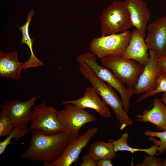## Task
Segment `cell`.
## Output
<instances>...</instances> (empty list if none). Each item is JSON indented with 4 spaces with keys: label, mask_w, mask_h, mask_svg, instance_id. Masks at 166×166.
I'll return each instance as SVG.
<instances>
[{
    "label": "cell",
    "mask_w": 166,
    "mask_h": 166,
    "mask_svg": "<svg viewBox=\"0 0 166 166\" xmlns=\"http://www.w3.org/2000/svg\"><path fill=\"white\" fill-rule=\"evenodd\" d=\"M31 131L28 148L20 158L42 162L43 164L58 158L69 141L76 138L68 131L46 135L36 130Z\"/></svg>",
    "instance_id": "1"
},
{
    "label": "cell",
    "mask_w": 166,
    "mask_h": 166,
    "mask_svg": "<svg viewBox=\"0 0 166 166\" xmlns=\"http://www.w3.org/2000/svg\"><path fill=\"white\" fill-rule=\"evenodd\" d=\"M97 58L96 55L89 52L77 56L76 61L78 63H85L99 78L117 91L121 96L123 107L128 113L130 108V100L135 94V89L126 87L109 69L103 67L98 64Z\"/></svg>",
    "instance_id": "2"
},
{
    "label": "cell",
    "mask_w": 166,
    "mask_h": 166,
    "mask_svg": "<svg viewBox=\"0 0 166 166\" xmlns=\"http://www.w3.org/2000/svg\"><path fill=\"white\" fill-rule=\"evenodd\" d=\"M100 19L102 36L123 32L133 26L124 1H113L102 11Z\"/></svg>",
    "instance_id": "3"
},
{
    "label": "cell",
    "mask_w": 166,
    "mask_h": 166,
    "mask_svg": "<svg viewBox=\"0 0 166 166\" xmlns=\"http://www.w3.org/2000/svg\"><path fill=\"white\" fill-rule=\"evenodd\" d=\"M101 64L109 69L119 80L127 87L134 89L144 66L131 59L121 56L109 55L100 59Z\"/></svg>",
    "instance_id": "4"
},
{
    "label": "cell",
    "mask_w": 166,
    "mask_h": 166,
    "mask_svg": "<svg viewBox=\"0 0 166 166\" xmlns=\"http://www.w3.org/2000/svg\"><path fill=\"white\" fill-rule=\"evenodd\" d=\"M57 111L53 106H47L44 101L34 105L28 128L38 130L46 135L68 131L57 117Z\"/></svg>",
    "instance_id": "5"
},
{
    "label": "cell",
    "mask_w": 166,
    "mask_h": 166,
    "mask_svg": "<svg viewBox=\"0 0 166 166\" xmlns=\"http://www.w3.org/2000/svg\"><path fill=\"white\" fill-rule=\"evenodd\" d=\"M88 81L101 98L111 107L120 124V129L122 131L127 126L132 125L133 121L125 111L121 100L113 88L93 74Z\"/></svg>",
    "instance_id": "6"
},
{
    "label": "cell",
    "mask_w": 166,
    "mask_h": 166,
    "mask_svg": "<svg viewBox=\"0 0 166 166\" xmlns=\"http://www.w3.org/2000/svg\"><path fill=\"white\" fill-rule=\"evenodd\" d=\"M131 35L128 30L95 38L90 43V52L99 59L109 55L121 56L129 43Z\"/></svg>",
    "instance_id": "7"
},
{
    "label": "cell",
    "mask_w": 166,
    "mask_h": 166,
    "mask_svg": "<svg viewBox=\"0 0 166 166\" xmlns=\"http://www.w3.org/2000/svg\"><path fill=\"white\" fill-rule=\"evenodd\" d=\"M57 117L67 131L75 137L85 124L95 121L97 117L85 109L71 104L65 105L64 109L57 111Z\"/></svg>",
    "instance_id": "8"
},
{
    "label": "cell",
    "mask_w": 166,
    "mask_h": 166,
    "mask_svg": "<svg viewBox=\"0 0 166 166\" xmlns=\"http://www.w3.org/2000/svg\"><path fill=\"white\" fill-rule=\"evenodd\" d=\"M96 127H90L82 134L69 143L61 155L56 160L43 164L45 166H70L78 160L82 150L97 133Z\"/></svg>",
    "instance_id": "9"
},
{
    "label": "cell",
    "mask_w": 166,
    "mask_h": 166,
    "mask_svg": "<svg viewBox=\"0 0 166 166\" xmlns=\"http://www.w3.org/2000/svg\"><path fill=\"white\" fill-rule=\"evenodd\" d=\"M38 98L37 96L25 101L13 100L1 104L0 109L9 116L14 127L26 129L31 119L32 108Z\"/></svg>",
    "instance_id": "10"
},
{
    "label": "cell",
    "mask_w": 166,
    "mask_h": 166,
    "mask_svg": "<svg viewBox=\"0 0 166 166\" xmlns=\"http://www.w3.org/2000/svg\"><path fill=\"white\" fill-rule=\"evenodd\" d=\"M146 30L145 41L148 49L158 58L166 55V15L149 24Z\"/></svg>",
    "instance_id": "11"
},
{
    "label": "cell",
    "mask_w": 166,
    "mask_h": 166,
    "mask_svg": "<svg viewBox=\"0 0 166 166\" xmlns=\"http://www.w3.org/2000/svg\"><path fill=\"white\" fill-rule=\"evenodd\" d=\"M71 104L83 109H90L96 111L101 117L108 118L112 116L107 105L93 87L86 88L83 96L74 100L63 101L62 104Z\"/></svg>",
    "instance_id": "12"
},
{
    "label": "cell",
    "mask_w": 166,
    "mask_h": 166,
    "mask_svg": "<svg viewBox=\"0 0 166 166\" xmlns=\"http://www.w3.org/2000/svg\"><path fill=\"white\" fill-rule=\"evenodd\" d=\"M149 59L140 75L134 88L135 94H141L152 91L156 85L157 76L161 71L158 64V58L151 50H149Z\"/></svg>",
    "instance_id": "13"
},
{
    "label": "cell",
    "mask_w": 166,
    "mask_h": 166,
    "mask_svg": "<svg viewBox=\"0 0 166 166\" xmlns=\"http://www.w3.org/2000/svg\"><path fill=\"white\" fill-rule=\"evenodd\" d=\"M145 38L137 30H133L129 43L121 57L125 59L134 60L144 66L149 59V53Z\"/></svg>",
    "instance_id": "14"
},
{
    "label": "cell",
    "mask_w": 166,
    "mask_h": 166,
    "mask_svg": "<svg viewBox=\"0 0 166 166\" xmlns=\"http://www.w3.org/2000/svg\"><path fill=\"white\" fill-rule=\"evenodd\" d=\"M133 26L145 38L146 25L150 12L146 2L143 0H124Z\"/></svg>",
    "instance_id": "15"
},
{
    "label": "cell",
    "mask_w": 166,
    "mask_h": 166,
    "mask_svg": "<svg viewBox=\"0 0 166 166\" xmlns=\"http://www.w3.org/2000/svg\"><path fill=\"white\" fill-rule=\"evenodd\" d=\"M151 109H144L142 114H137L136 120L149 122L155 125L157 129L166 130V105L160 99L155 98L151 105Z\"/></svg>",
    "instance_id": "16"
},
{
    "label": "cell",
    "mask_w": 166,
    "mask_h": 166,
    "mask_svg": "<svg viewBox=\"0 0 166 166\" xmlns=\"http://www.w3.org/2000/svg\"><path fill=\"white\" fill-rule=\"evenodd\" d=\"M23 62H20L16 51L4 53L0 51V76L18 80L21 77V71L24 69Z\"/></svg>",
    "instance_id": "17"
},
{
    "label": "cell",
    "mask_w": 166,
    "mask_h": 166,
    "mask_svg": "<svg viewBox=\"0 0 166 166\" xmlns=\"http://www.w3.org/2000/svg\"><path fill=\"white\" fill-rule=\"evenodd\" d=\"M34 13L33 10L32 9L30 10L27 14V18L25 24L18 28L22 34L21 43L26 44L29 48L30 52V57L25 62L28 68L39 67L42 66L43 64L34 54L32 48L34 39L30 38L29 32V25Z\"/></svg>",
    "instance_id": "18"
},
{
    "label": "cell",
    "mask_w": 166,
    "mask_h": 166,
    "mask_svg": "<svg viewBox=\"0 0 166 166\" xmlns=\"http://www.w3.org/2000/svg\"><path fill=\"white\" fill-rule=\"evenodd\" d=\"M116 152L111 142L97 141L91 144L88 150V154L96 161L104 159L112 160L116 156Z\"/></svg>",
    "instance_id": "19"
},
{
    "label": "cell",
    "mask_w": 166,
    "mask_h": 166,
    "mask_svg": "<svg viewBox=\"0 0 166 166\" xmlns=\"http://www.w3.org/2000/svg\"><path fill=\"white\" fill-rule=\"evenodd\" d=\"M129 136L128 133H123L118 139L113 140L109 139L108 141L113 144L115 152L118 151H127L132 153L136 152H145L148 156H154L157 154L158 146L154 144H151L150 148H139L131 147L128 144V140Z\"/></svg>",
    "instance_id": "20"
},
{
    "label": "cell",
    "mask_w": 166,
    "mask_h": 166,
    "mask_svg": "<svg viewBox=\"0 0 166 166\" xmlns=\"http://www.w3.org/2000/svg\"><path fill=\"white\" fill-rule=\"evenodd\" d=\"M144 134L150 137L148 140L153 141L158 146V151L160 155H163L166 152V130L155 132L147 130Z\"/></svg>",
    "instance_id": "21"
},
{
    "label": "cell",
    "mask_w": 166,
    "mask_h": 166,
    "mask_svg": "<svg viewBox=\"0 0 166 166\" xmlns=\"http://www.w3.org/2000/svg\"><path fill=\"white\" fill-rule=\"evenodd\" d=\"M162 92H166V73L160 72L157 76L156 85L154 89L144 93L138 99L137 102H140L147 98Z\"/></svg>",
    "instance_id": "22"
},
{
    "label": "cell",
    "mask_w": 166,
    "mask_h": 166,
    "mask_svg": "<svg viewBox=\"0 0 166 166\" xmlns=\"http://www.w3.org/2000/svg\"><path fill=\"white\" fill-rule=\"evenodd\" d=\"M28 128L23 129L15 127L12 132L9 134L3 141L0 142V155H2L5 152L7 146L11 143V140L14 138L15 140H18L27 133L30 131Z\"/></svg>",
    "instance_id": "23"
},
{
    "label": "cell",
    "mask_w": 166,
    "mask_h": 166,
    "mask_svg": "<svg viewBox=\"0 0 166 166\" xmlns=\"http://www.w3.org/2000/svg\"><path fill=\"white\" fill-rule=\"evenodd\" d=\"M9 116L1 111L0 113V136L6 137L14 128Z\"/></svg>",
    "instance_id": "24"
},
{
    "label": "cell",
    "mask_w": 166,
    "mask_h": 166,
    "mask_svg": "<svg viewBox=\"0 0 166 166\" xmlns=\"http://www.w3.org/2000/svg\"><path fill=\"white\" fill-rule=\"evenodd\" d=\"M163 160L162 158L156 157L149 156L144 157L140 163L136 164L135 166H161Z\"/></svg>",
    "instance_id": "25"
},
{
    "label": "cell",
    "mask_w": 166,
    "mask_h": 166,
    "mask_svg": "<svg viewBox=\"0 0 166 166\" xmlns=\"http://www.w3.org/2000/svg\"><path fill=\"white\" fill-rule=\"evenodd\" d=\"M81 166H97L96 161L89 155H84L81 158Z\"/></svg>",
    "instance_id": "26"
},
{
    "label": "cell",
    "mask_w": 166,
    "mask_h": 166,
    "mask_svg": "<svg viewBox=\"0 0 166 166\" xmlns=\"http://www.w3.org/2000/svg\"><path fill=\"white\" fill-rule=\"evenodd\" d=\"M158 64L161 72L166 73V55L158 58Z\"/></svg>",
    "instance_id": "27"
},
{
    "label": "cell",
    "mask_w": 166,
    "mask_h": 166,
    "mask_svg": "<svg viewBox=\"0 0 166 166\" xmlns=\"http://www.w3.org/2000/svg\"><path fill=\"white\" fill-rule=\"evenodd\" d=\"M111 160L104 159L96 161L97 166H112Z\"/></svg>",
    "instance_id": "28"
},
{
    "label": "cell",
    "mask_w": 166,
    "mask_h": 166,
    "mask_svg": "<svg viewBox=\"0 0 166 166\" xmlns=\"http://www.w3.org/2000/svg\"><path fill=\"white\" fill-rule=\"evenodd\" d=\"M160 99L166 105V92H164Z\"/></svg>",
    "instance_id": "29"
},
{
    "label": "cell",
    "mask_w": 166,
    "mask_h": 166,
    "mask_svg": "<svg viewBox=\"0 0 166 166\" xmlns=\"http://www.w3.org/2000/svg\"><path fill=\"white\" fill-rule=\"evenodd\" d=\"M161 166H166V156L164 159L163 161Z\"/></svg>",
    "instance_id": "30"
}]
</instances>
